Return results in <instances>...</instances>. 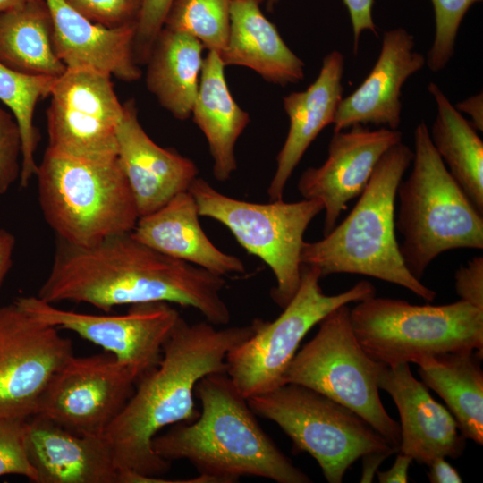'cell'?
<instances>
[{
	"label": "cell",
	"mask_w": 483,
	"mask_h": 483,
	"mask_svg": "<svg viewBox=\"0 0 483 483\" xmlns=\"http://www.w3.org/2000/svg\"><path fill=\"white\" fill-rule=\"evenodd\" d=\"M208 321L178 319L165 342L158 365L136 383L126 405L104 434L114 463L136 482H156L171 462L153 450L160 430L199 415L194 388L203 377L225 372L228 352L253 334L250 323L217 328Z\"/></svg>",
	"instance_id": "cell-2"
},
{
	"label": "cell",
	"mask_w": 483,
	"mask_h": 483,
	"mask_svg": "<svg viewBox=\"0 0 483 483\" xmlns=\"http://www.w3.org/2000/svg\"><path fill=\"white\" fill-rule=\"evenodd\" d=\"M411 171L398 185L395 228L404 264L421 281L443 252L483 249V214L472 204L441 160L429 129L420 122L414 130Z\"/></svg>",
	"instance_id": "cell-5"
},
{
	"label": "cell",
	"mask_w": 483,
	"mask_h": 483,
	"mask_svg": "<svg viewBox=\"0 0 483 483\" xmlns=\"http://www.w3.org/2000/svg\"><path fill=\"white\" fill-rule=\"evenodd\" d=\"M24 439L38 483H123L104 436H80L34 414L25 419Z\"/></svg>",
	"instance_id": "cell-20"
},
{
	"label": "cell",
	"mask_w": 483,
	"mask_h": 483,
	"mask_svg": "<svg viewBox=\"0 0 483 483\" xmlns=\"http://www.w3.org/2000/svg\"><path fill=\"white\" fill-rule=\"evenodd\" d=\"M377 386L392 397L399 412V453L427 466L436 458L457 459L463 454L466 439L454 418L413 377L409 363L385 365Z\"/></svg>",
	"instance_id": "cell-19"
},
{
	"label": "cell",
	"mask_w": 483,
	"mask_h": 483,
	"mask_svg": "<svg viewBox=\"0 0 483 483\" xmlns=\"http://www.w3.org/2000/svg\"><path fill=\"white\" fill-rule=\"evenodd\" d=\"M344 63L340 51H331L323 58L318 77L307 89L284 97L289 130L267 191L270 200L283 199L288 180L306 150L323 129L333 124L343 97Z\"/></svg>",
	"instance_id": "cell-22"
},
{
	"label": "cell",
	"mask_w": 483,
	"mask_h": 483,
	"mask_svg": "<svg viewBox=\"0 0 483 483\" xmlns=\"http://www.w3.org/2000/svg\"><path fill=\"white\" fill-rule=\"evenodd\" d=\"M261 3L262 2H265L266 4V6H267V10H272L274 8V6L280 1V0H260Z\"/></svg>",
	"instance_id": "cell-45"
},
{
	"label": "cell",
	"mask_w": 483,
	"mask_h": 483,
	"mask_svg": "<svg viewBox=\"0 0 483 483\" xmlns=\"http://www.w3.org/2000/svg\"><path fill=\"white\" fill-rule=\"evenodd\" d=\"M55 52L67 68L97 70L123 81L141 76L134 56L136 24L106 28L94 23L66 0H46Z\"/></svg>",
	"instance_id": "cell-21"
},
{
	"label": "cell",
	"mask_w": 483,
	"mask_h": 483,
	"mask_svg": "<svg viewBox=\"0 0 483 483\" xmlns=\"http://www.w3.org/2000/svg\"><path fill=\"white\" fill-rule=\"evenodd\" d=\"M413 460L403 453L398 452L392 467L384 471L377 472L380 483H407L409 481V468Z\"/></svg>",
	"instance_id": "cell-39"
},
{
	"label": "cell",
	"mask_w": 483,
	"mask_h": 483,
	"mask_svg": "<svg viewBox=\"0 0 483 483\" xmlns=\"http://www.w3.org/2000/svg\"><path fill=\"white\" fill-rule=\"evenodd\" d=\"M428 92L436 107L431 142L450 174L483 214V142L478 131L434 82Z\"/></svg>",
	"instance_id": "cell-29"
},
{
	"label": "cell",
	"mask_w": 483,
	"mask_h": 483,
	"mask_svg": "<svg viewBox=\"0 0 483 483\" xmlns=\"http://www.w3.org/2000/svg\"><path fill=\"white\" fill-rule=\"evenodd\" d=\"M428 478L431 483H461L462 479L455 468L445 458L433 460L429 465Z\"/></svg>",
	"instance_id": "cell-40"
},
{
	"label": "cell",
	"mask_w": 483,
	"mask_h": 483,
	"mask_svg": "<svg viewBox=\"0 0 483 483\" xmlns=\"http://www.w3.org/2000/svg\"><path fill=\"white\" fill-rule=\"evenodd\" d=\"M109 74L67 68L55 79L47 110V148L69 156L117 157V128L123 106Z\"/></svg>",
	"instance_id": "cell-12"
},
{
	"label": "cell",
	"mask_w": 483,
	"mask_h": 483,
	"mask_svg": "<svg viewBox=\"0 0 483 483\" xmlns=\"http://www.w3.org/2000/svg\"><path fill=\"white\" fill-rule=\"evenodd\" d=\"M454 287L461 301L483 309V257L461 266L454 275Z\"/></svg>",
	"instance_id": "cell-37"
},
{
	"label": "cell",
	"mask_w": 483,
	"mask_h": 483,
	"mask_svg": "<svg viewBox=\"0 0 483 483\" xmlns=\"http://www.w3.org/2000/svg\"><path fill=\"white\" fill-rule=\"evenodd\" d=\"M348 129L334 132L325 162L307 168L298 181L303 199L323 204L324 235L335 227L349 201L364 191L383 155L402 141L399 130H369L363 125Z\"/></svg>",
	"instance_id": "cell-16"
},
{
	"label": "cell",
	"mask_w": 483,
	"mask_h": 483,
	"mask_svg": "<svg viewBox=\"0 0 483 483\" xmlns=\"http://www.w3.org/2000/svg\"><path fill=\"white\" fill-rule=\"evenodd\" d=\"M225 67L218 53L208 52L191 114L207 139L213 174L219 182L227 181L236 171V142L250 121L230 92Z\"/></svg>",
	"instance_id": "cell-25"
},
{
	"label": "cell",
	"mask_w": 483,
	"mask_h": 483,
	"mask_svg": "<svg viewBox=\"0 0 483 483\" xmlns=\"http://www.w3.org/2000/svg\"><path fill=\"white\" fill-rule=\"evenodd\" d=\"M73 355L72 341L19 304L0 305V419L34 415L50 380Z\"/></svg>",
	"instance_id": "cell-14"
},
{
	"label": "cell",
	"mask_w": 483,
	"mask_h": 483,
	"mask_svg": "<svg viewBox=\"0 0 483 483\" xmlns=\"http://www.w3.org/2000/svg\"><path fill=\"white\" fill-rule=\"evenodd\" d=\"M55 79L23 74L0 61V101L12 112L21 131V168L19 182L22 188L28 186L38 170L35 152L40 137L34 123L35 109L39 100L49 97Z\"/></svg>",
	"instance_id": "cell-30"
},
{
	"label": "cell",
	"mask_w": 483,
	"mask_h": 483,
	"mask_svg": "<svg viewBox=\"0 0 483 483\" xmlns=\"http://www.w3.org/2000/svg\"><path fill=\"white\" fill-rule=\"evenodd\" d=\"M350 308L355 336L364 351L386 366L417 363L446 352H483V309L463 301L413 305L376 295Z\"/></svg>",
	"instance_id": "cell-7"
},
{
	"label": "cell",
	"mask_w": 483,
	"mask_h": 483,
	"mask_svg": "<svg viewBox=\"0 0 483 483\" xmlns=\"http://www.w3.org/2000/svg\"><path fill=\"white\" fill-rule=\"evenodd\" d=\"M482 0H431L435 13V36L426 56L434 72L444 70L454 54L461 23L469 9Z\"/></svg>",
	"instance_id": "cell-32"
},
{
	"label": "cell",
	"mask_w": 483,
	"mask_h": 483,
	"mask_svg": "<svg viewBox=\"0 0 483 483\" xmlns=\"http://www.w3.org/2000/svg\"><path fill=\"white\" fill-rule=\"evenodd\" d=\"M312 339L296 352L283 384L318 391L353 411L398 452L400 425L379 397L377 378L384 364L373 360L357 340L348 304L338 307L318 324Z\"/></svg>",
	"instance_id": "cell-9"
},
{
	"label": "cell",
	"mask_w": 483,
	"mask_h": 483,
	"mask_svg": "<svg viewBox=\"0 0 483 483\" xmlns=\"http://www.w3.org/2000/svg\"><path fill=\"white\" fill-rule=\"evenodd\" d=\"M205 47L192 36L163 28L147 64L146 84L158 103L178 120L191 117Z\"/></svg>",
	"instance_id": "cell-27"
},
{
	"label": "cell",
	"mask_w": 483,
	"mask_h": 483,
	"mask_svg": "<svg viewBox=\"0 0 483 483\" xmlns=\"http://www.w3.org/2000/svg\"><path fill=\"white\" fill-rule=\"evenodd\" d=\"M412 157V149L402 141L390 148L349 215L322 239L304 242L301 264L317 268L322 278L333 274L362 275L433 301L436 292L408 270L395 236L397 188Z\"/></svg>",
	"instance_id": "cell-4"
},
{
	"label": "cell",
	"mask_w": 483,
	"mask_h": 483,
	"mask_svg": "<svg viewBox=\"0 0 483 483\" xmlns=\"http://www.w3.org/2000/svg\"><path fill=\"white\" fill-rule=\"evenodd\" d=\"M123 106L116 133L117 157L141 217L188 191L199 169L192 160L160 147L148 135L139 121L134 99Z\"/></svg>",
	"instance_id": "cell-18"
},
{
	"label": "cell",
	"mask_w": 483,
	"mask_h": 483,
	"mask_svg": "<svg viewBox=\"0 0 483 483\" xmlns=\"http://www.w3.org/2000/svg\"><path fill=\"white\" fill-rule=\"evenodd\" d=\"M14 301L38 319L102 347L129 369L137 381L158 365L163 347L181 317L171 303L164 301L131 305L122 315L66 310L38 296H22Z\"/></svg>",
	"instance_id": "cell-13"
},
{
	"label": "cell",
	"mask_w": 483,
	"mask_h": 483,
	"mask_svg": "<svg viewBox=\"0 0 483 483\" xmlns=\"http://www.w3.org/2000/svg\"><path fill=\"white\" fill-rule=\"evenodd\" d=\"M253 412L272 420L308 453L329 483H341L363 455L397 451L364 419L343 404L307 386L286 383L247 398Z\"/></svg>",
	"instance_id": "cell-8"
},
{
	"label": "cell",
	"mask_w": 483,
	"mask_h": 483,
	"mask_svg": "<svg viewBox=\"0 0 483 483\" xmlns=\"http://www.w3.org/2000/svg\"><path fill=\"white\" fill-rule=\"evenodd\" d=\"M460 113L470 117L471 125L479 131H483V95L482 92L470 96L454 105Z\"/></svg>",
	"instance_id": "cell-41"
},
{
	"label": "cell",
	"mask_w": 483,
	"mask_h": 483,
	"mask_svg": "<svg viewBox=\"0 0 483 483\" xmlns=\"http://www.w3.org/2000/svg\"><path fill=\"white\" fill-rule=\"evenodd\" d=\"M321 278L317 268L301 264L299 289L283 312L272 321L254 319L253 334L226 354L225 372L245 398L283 385L302 339L331 311L376 295L374 285L367 280L327 295L320 287Z\"/></svg>",
	"instance_id": "cell-11"
},
{
	"label": "cell",
	"mask_w": 483,
	"mask_h": 483,
	"mask_svg": "<svg viewBox=\"0 0 483 483\" xmlns=\"http://www.w3.org/2000/svg\"><path fill=\"white\" fill-rule=\"evenodd\" d=\"M199 216L197 203L186 191L156 212L140 217L131 233L153 249L216 275L244 274L242 260L215 246L202 230Z\"/></svg>",
	"instance_id": "cell-23"
},
{
	"label": "cell",
	"mask_w": 483,
	"mask_h": 483,
	"mask_svg": "<svg viewBox=\"0 0 483 483\" xmlns=\"http://www.w3.org/2000/svg\"><path fill=\"white\" fill-rule=\"evenodd\" d=\"M35 1L39 0H0V14Z\"/></svg>",
	"instance_id": "cell-44"
},
{
	"label": "cell",
	"mask_w": 483,
	"mask_h": 483,
	"mask_svg": "<svg viewBox=\"0 0 483 483\" xmlns=\"http://www.w3.org/2000/svg\"><path fill=\"white\" fill-rule=\"evenodd\" d=\"M188 191L197 203L199 216L226 226L248 253L269 267L275 279L271 298L284 309L299 289L304 233L324 210L323 204L308 199L296 202L245 201L219 192L200 177L192 182Z\"/></svg>",
	"instance_id": "cell-10"
},
{
	"label": "cell",
	"mask_w": 483,
	"mask_h": 483,
	"mask_svg": "<svg viewBox=\"0 0 483 483\" xmlns=\"http://www.w3.org/2000/svg\"><path fill=\"white\" fill-rule=\"evenodd\" d=\"M136 383L133 373L107 352L72 355L50 380L35 414L80 436H103Z\"/></svg>",
	"instance_id": "cell-15"
},
{
	"label": "cell",
	"mask_w": 483,
	"mask_h": 483,
	"mask_svg": "<svg viewBox=\"0 0 483 483\" xmlns=\"http://www.w3.org/2000/svg\"><path fill=\"white\" fill-rule=\"evenodd\" d=\"M483 352L460 351L424 358L416 364L421 381L445 402L460 433L483 445Z\"/></svg>",
	"instance_id": "cell-26"
},
{
	"label": "cell",
	"mask_w": 483,
	"mask_h": 483,
	"mask_svg": "<svg viewBox=\"0 0 483 483\" xmlns=\"http://www.w3.org/2000/svg\"><path fill=\"white\" fill-rule=\"evenodd\" d=\"M26 419H0V476L15 474L38 483V475L32 466L24 439Z\"/></svg>",
	"instance_id": "cell-33"
},
{
	"label": "cell",
	"mask_w": 483,
	"mask_h": 483,
	"mask_svg": "<svg viewBox=\"0 0 483 483\" xmlns=\"http://www.w3.org/2000/svg\"><path fill=\"white\" fill-rule=\"evenodd\" d=\"M35 177L43 216L67 243L89 246L132 232L140 218L117 157L89 159L47 148Z\"/></svg>",
	"instance_id": "cell-6"
},
{
	"label": "cell",
	"mask_w": 483,
	"mask_h": 483,
	"mask_svg": "<svg viewBox=\"0 0 483 483\" xmlns=\"http://www.w3.org/2000/svg\"><path fill=\"white\" fill-rule=\"evenodd\" d=\"M390 455H392V453L385 452H375L363 455L361 457L362 473L360 482H372L380 464Z\"/></svg>",
	"instance_id": "cell-43"
},
{
	"label": "cell",
	"mask_w": 483,
	"mask_h": 483,
	"mask_svg": "<svg viewBox=\"0 0 483 483\" xmlns=\"http://www.w3.org/2000/svg\"><path fill=\"white\" fill-rule=\"evenodd\" d=\"M260 0H231L230 29L220 57L225 66L250 68L267 82L286 86L304 78V62L260 9Z\"/></svg>",
	"instance_id": "cell-24"
},
{
	"label": "cell",
	"mask_w": 483,
	"mask_h": 483,
	"mask_svg": "<svg viewBox=\"0 0 483 483\" xmlns=\"http://www.w3.org/2000/svg\"><path fill=\"white\" fill-rule=\"evenodd\" d=\"M231 0H173L164 28L197 38L208 51L221 55L230 29Z\"/></svg>",
	"instance_id": "cell-31"
},
{
	"label": "cell",
	"mask_w": 483,
	"mask_h": 483,
	"mask_svg": "<svg viewBox=\"0 0 483 483\" xmlns=\"http://www.w3.org/2000/svg\"><path fill=\"white\" fill-rule=\"evenodd\" d=\"M414 47L413 35L403 28L383 33L380 52L371 71L339 104L334 132L368 124L398 130L402 122V87L426 65V56Z\"/></svg>",
	"instance_id": "cell-17"
},
{
	"label": "cell",
	"mask_w": 483,
	"mask_h": 483,
	"mask_svg": "<svg viewBox=\"0 0 483 483\" xmlns=\"http://www.w3.org/2000/svg\"><path fill=\"white\" fill-rule=\"evenodd\" d=\"M225 285L224 276L167 256L130 232L89 246L57 239L38 297L52 304L84 302L106 312L116 306L164 301L193 308L209 323L225 326L231 319L221 296Z\"/></svg>",
	"instance_id": "cell-1"
},
{
	"label": "cell",
	"mask_w": 483,
	"mask_h": 483,
	"mask_svg": "<svg viewBox=\"0 0 483 483\" xmlns=\"http://www.w3.org/2000/svg\"><path fill=\"white\" fill-rule=\"evenodd\" d=\"M172 2L173 0H142L134 39L137 64L147 63L152 46L164 28Z\"/></svg>",
	"instance_id": "cell-36"
},
{
	"label": "cell",
	"mask_w": 483,
	"mask_h": 483,
	"mask_svg": "<svg viewBox=\"0 0 483 483\" xmlns=\"http://www.w3.org/2000/svg\"><path fill=\"white\" fill-rule=\"evenodd\" d=\"M343 1L350 15L353 34V49L354 54H356L358 52L360 38L362 32L369 30L375 35L377 34L372 15L374 0Z\"/></svg>",
	"instance_id": "cell-38"
},
{
	"label": "cell",
	"mask_w": 483,
	"mask_h": 483,
	"mask_svg": "<svg viewBox=\"0 0 483 483\" xmlns=\"http://www.w3.org/2000/svg\"><path fill=\"white\" fill-rule=\"evenodd\" d=\"M15 238L13 233L0 228V288L13 266Z\"/></svg>",
	"instance_id": "cell-42"
},
{
	"label": "cell",
	"mask_w": 483,
	"mask_h": 483,
	"mask_svg": "<svg viewBox=\"0 0 483 483\" xmlns=\"http://www.w3.org/2000/svg\"><path fill=\"white\" fill-rule=\"evenodd\" d=\"M0 61L15 72L32 76L58 78L66 71L55 49L46 0L0 14Z\"/></svg>",
	"instance_id": "cell-28"
},
{
	"label": "cell",
	"mask_w": 483,
	"mask_h": 483,
	"mask_svg": "<svg viewBox=\"0 0 483 483\" xmlns=\"http://www.w3.org/2000/svg\"><path fill=\"white\" fill-rule=\"evenodd\" d=\"M21 168V138L12 112L0 106V194L19 180Z\"/></svg>",
	"instance_id": "cell-35"
},
{
	"label": "cell",
	"mask_w": 483,
	"mask_h": 483,
	"mask_svg": "<svg viewBox=\"0 0 483 483\" xmlns=\"http://www.w3.org/2000/svg\"><path fill=\"white\" fill-rule=\"evenodd\" d=\"M90 21L106 28L137 23L142 0H66Z\"/></svg>",
	"instance_id": "cell-34"
},
{
	"label": "cell",
	"mask_w": 483,
	"mask_h": 483,
	"mask_svg": "<svg viewBox=\"0 0 483 483\" xmlns=\"http://www.w3.org/2000/svg\"><path fill=\"white\" fill-rule=\"evenodd\" d=\"M194 395L201 404L199 417L153 438V450L160 458L186 460L211 483H233L243 476L277 483L312 482L262 429L226 372L200 378Z\"/></svg>",
	"instance_id": "cell-3"
}]
</instances>
